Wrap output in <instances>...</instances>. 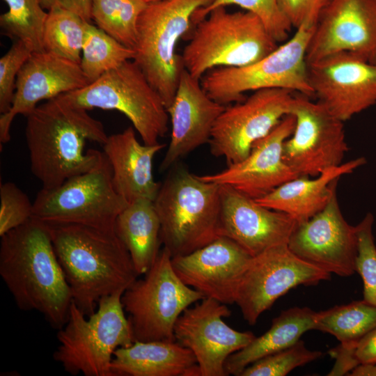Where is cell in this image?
I'll use <instances>...</instances> for the list:
<instances>
[{
  "label": "cell",
  "instance_id": "obj_1",
  "mask_svg": "<svg viewBox=\"0 0 376 376\" xmlns=\"http://www.w3.org/2000/svg\"><path fill=\"white\" fill-rule=\"evenodd\" d=\"M26 117L31 170L42 188H54L88 172L104 158L99 150L85 151L87 141L106 142L103 124L62 94L39 104Z\"/></svg>",
  "mask_w": 376,
  "mask_h": 376
},
{
  "label": "cell",
  "instance_id": "obj_2",
  "mask_svg": "<svg viewBox=\"0 0 376 376\" xmlns=\"http://www.w3.org/2000/svg\"><path fill=\"white\" fill-rule=\"evenodd\" d=\"M0 275L19 308L58 330L65 324L72 293L46 224L32 218L1 237Z\"/></svg>",
  "mask_w": 376,
  "mask_h": 376
},
{
  "label": "cell",
  "instance_id": "obj_3",
  "mask_svg": "<svg viewBox=\"0 0 376 376\" xmlns=\"http://www.w3.org/2000/svg\"><path fill=\"white\" fill-rule=\"evenodd\" d=\"M46 224L72 301L86 316L102 297L124 292L139 276L115 227Z\"/></svg>",
  "mask_w": 376,
  "mask_h": 376
},
{
  "label": "cell",
  "instance_id": "obj_4",
  "mask_svg": "<svg viewBox=\"0 0 376 376\" xmlns=\"http://www.w3.org/2000/svg\"><path fill=\"white\" fill-rule=\"evenodd\" d=\"M153 203L162 243L172 258L189 254L219 237L220 185L179 168L161 183Z\"/></svg>",
  "mask_w": 376,
  "mask_h": 376
},
{
  "label": "cell",
  "instance_id": "obj_5",
  "mask_svg": "<svg viewBox=\"0 0 376 376\" xmlns=\"http://www.w3.org/2000/svg\"><path fill=\"white\" fill-rule=\"evenodd\" d=\"M194 25L181 57L184 68L198 79L215 68L251 65L279 45L260 19L249 11L217 7Z\"/></svg>",
  "mask_w": 376,
  "mask_h": 376
},
{
  "label": "cell",
  "instance_id": "obj_6",
  "mask_svg": "<svg viewBox=\"0 0 376 376\" xmlns=\"http://www.w3.org/2000/svg\"><path fill=\"white\" fill-rule=\"evenodd\" d=\"M124 292L102 297L97 309L86 315L72 301L68 320L57 332L54 359L72 375L113 376L115 350L134 342L121 301Z\"/></svg>",
  "mask_w": 376,
  "mask_h": 376
},
{
  "label": "cell",
  "instance_id": "obj_7",
  "mask_svg": "<svg viewBox=\"0 0 376 376\" xmlns=\"http://www.w3.org/2000/svg\"><path fill=\"white\" fill-rule=\"evenodd\" d=\"M315 26L301 25L291 38L251 65L210 70L201 79L202 87L211 98L225 106L244 100L246 92L265 88L313 95L306 52Z\"/></svg>",
  "mask_w": 376,
  "mask_h": 376
},
{
  "label": "cell",
  "instance_id": "obj_8",
  "mask_svg": "<svg viewBox=\"0 0 376 376\" xmlns=\"http://www.w3.org/2000/svg\"><path fill=\"white\" fill-rule=\"evenodd\" d=\"M214 0H166L148 3L137 22L133 61L157 91L167 108L171 104L184 69L176 54L180 38L189 30L193 14Z\"/></svg>",
  "mask_w": 376,
  "mask_h": 376
},
{
  "label": "cell",
  "instance_id": "obj_9",
  "mask_svg": "<svg viewBox=\"0 0 376 376\" xmlns=\"http://www.w3.org/2000/svg\"><path fill=\"white\" fill-rule=\"evenodd\" d=\"M86 110H116L132 123L143 143L154 145L168 132L169 116L157 91L133 61L105 72L86 86L62 94Z\"/></svg>",
  "mask_w": 376,
  "mask_h": 376
},
{
  "label": "cell",
  "instance_id": "obj_10",
  "mask_svg": "<svg viewBox=\"0 0 376 376\" xmlns=\"http://www.w3.org/2000/svg\"><path fill=\"white\" fill-rule=\"evenodd\" d=\"M171 258L164 247L144 277L136 279L122 295L134 340L175 341L174 327L179 316L205 298L180 280Z\"/></svg>",
  "mask_w": 376,
  "mask_h": 376
},
{
  "label": "cell",
  "instance_id": "obj_11",
  "mask_svg": "<svg viewBox=\"0 0 376 376\" xmlns=\"http://www.w3.org/2000/svg\"><path fill=\"white\" fill-rule=\"evenodd\" d=\"M33 217L48 224H79L114 228L128 203L115 190L112 170L104 155L91 171L54 188H41L33 202Z\"/></svg>",
  "mask_w": 376,
  "mask_h": 376
},
{
  "label": "cell",
  "instance_id": "obj_12",
  "mask_svg": "<svg viewBox=\"0 0 376 376\" xmlns=\"http://www.w3.org/2000/svg\"><path fill=\"white\" fill-rule=\"evenodd\" d=\"M294 99L290 91L265 88L252 92L241 102L226 106L215 122L208 141L211 153L224 157L228 165L243 160L256 141L290 114Z\"/></svg>",
  "mask_w": 376,
  "mask_h": 376
},
{
  "label": "cell",
  "instance_id": "obj_13",
  "mask_svg": "<svg viewBox=\"0 0 376 376\" xmlns=\"http://www.w3.org/2000/svg\"><path fill=\"white\" fill-rule=\"evenodd\" d=\"M330 279V273L297 256L288 244L277 245L252 257L241 279L235 303L244 319L253 325L292 288Z\"/></svg>",
  "mask_w": 376,
  "mask_h": 376
},
{
  "label": "cell",
  "instance_id": "obj_14",
  "mask_svg": "<svg viewBox=\"0 0 376 376\" xmlns=\"http://www.w3.org/2000/svg\"><path fill=\"white\" fill-rule=\"evenodd\" d=\"M295 125L283 146L285 163L299 175L315 177L340 166L349 150L343 123L319 102L295 95Z\"/></svg>",
  "mask_w": 376,
  "mask_h": 376
},
{
  "label": "cell",
  "instance_id": "obj_15",
  "mask_svg": "<svg viewBox=\"0 0 376 376\" xmlns=\"http://www.w3.org/2000/svg\"><path fill=\"white\" fill-rule=\"evenodd\" d=\"M231 311L217 300L204 298L187 308L174 327L175 341L194 354L201 376H226L225 363L232 354L249 344L256 336L238 331L223 320Z\"/></svg>",
  "mask_w": 376,
  "mask_h": 376
},
{
  "label": "cell",
  "instance_id": "obj_16",
  "mask_svg": "<svg viewBox=\"0 0 376 376\" xmlns=\"http://www.w3.org/2000/svg\"><path fill=\"white\" fill-rule=\"evenodd\" d=\"M308 66L313 95L343 122L376 104V63L339 53Z\"/></svg>",
  "mask_w": 376,
  "mask_h": 376
},
{
  "label": "cell",
  "instance_id": "obj_17",
  "mask_svg": "<svg viewBox=\"0 0 376 376\" xmlns=\"http://www.w3.org/2000/svg\"><path fill=\"white\" fill-rule=\"evenodd\" d=\"M339 53L376 63V0H331L322 10L307 49V63Z\"/></svg>",
  "mask_w": 376,
  "mask_h": 376
},
{
  "label": "cell",
  "instance_id": "obj_18",
  "mask_svg": "<svg viewBox=\"0 0 376 376\" xmlns=\"http://www.w3.org/2000/svg\"><path fill=\"white\" fill-rule=\"evenodd\" d=\"M288 246L299 258L330 274L346 277L355 273L357 227L345 219L336 192L322 211L298 224Z\"/></svg>",
  "mask_w": 376,
  "mask_h": 376
},
{
  "label": "cell",
  "instance_id": "obj_19",
  "mask_svg": "<svg viewBox=\"0 0 376 376\" xmlns=\"http://www.w3.org/2000/svg\"><path fill=\"white\" fill-rule=\"evenodd\" d=\"M295 125L294 116H285L268 134L253 144L245 159L219 172L198 178L229 186L253 199L268 194L299 176L283 159L284 143L292 134Z\"/></svg>",
  "mask_w": 376,
  "mask_h": 376
},
{
  "label": "cell",
  "instance_id": "obj_20",
  "mask_svg": "<svg viewBox=\"0 0 376 376\" xmlns=\"http://www.w3.org/2000/svg\"><path fill=\"white\" fill-rule=\"evenodd\" d=\"M252 257L233 240L219 236L189 254L173 257L171 263L185 284L205 298L231 304Z\"/></svg>",
  "mask_w": 376,
  "mask_h": 376
},
{
  "label": "cell",
  "instance_id": "obj_21",
  "mask_svg": "<svg viewBox=\"0 0 376 376\" xmlns=\"http://www.w3.org/2000/svg\"><path fill=\"white\" fill-rule=\"evenodd\" d=\"M80 64L47 52H33L19 72L10 109L0 116V143L10 140V127L18 114L26 116L41 101L90 84Z\"/></svg>",
  "mask_w": 376,
  "mask_h": 376
},
{
  "label": "cell",
  "instance_id": "obj_22",
  "mask_svg": "<svg viewBox=\"0 0 376 376\" xmlns=\"http://www.w3.org/2000/svg\"><path fill=\"white\" fill-rule=\"evenodd\" d=\"M220 187L219 236L233 240L252 256L288 244L299 224L295 219L260 205L233 187Z\"/></svg>",
  "mask_w": 376,
  "mask_h": 376
},
{
  "label": "cell",
  "instance_id": "obj_23",
  "mask_svg": "<svg viewBox=\"0 0 376 376\" xmlns=\"http://www.w3.org/2000/svg\"><path fill=\"white\" fill-rule=\"evenodd\" d=\"M225 107L207 95L201 79L192 77L184 68L174 99L167 108L171 134L160 171L168 169L180 159L208 142L215 122Z\"/></svg>",
  "mask_w": 376,
  "mask_h": 376
},
{
  "label": "cell",
  "instance_id": "obj_24",
  "mask_svg": "<svg viewBox=\"0 0 376 376\" xmlns=\"http://www.w3.org/2000/svg\"><path fill=\"white\" fill-rule=\"evenodd\" d=\"M165 146L140 143L132 126L108 136L103 152L111 167L114 189L127 203L142 198L155 200L161 183L154 179L152 162Z\"/></svg>",
  "mask_w": 376,
  "mask_h": 376
},
{
  "label": "cell",
  "instance_id": "obj_25",
  "mask_svg": "<svg viewBox=\"0 0 376 376\" xmlns=\"http://www.w3.org/2000/svg\"><path fill=\"white\" fill-rule=\"evenodd\" d=\"M366 162L365 157H359L311 178L298 176L255 200L266 207L288 214L298 223L306 221L327 205L342 176L352 173Z\"/></svg>",
  "mask_w": 376,
  "mask_h": 376
},
{
  "label": "cell",
  "instance_id": "obj_26",
  "mask_svg": "<svg viewBox=\"0 0 376 376\" xmlns=\"http://www.w3.org/2000/svg\"><path fill=\"white\" fill-rule=\"evenodd\" d=\"M113 376H201L194 353L177 341H139L117 348Z\"/></svg>",
  "mask_w": 376,
  "mask_h": 376
},
{
  "label": "cell",
  "instance_id": "obj_27",
  "mask_svg": "<svg viewBox=\"0 0 376 376\" xmlns=\"http://www.w3.org/2000/svg\"><path fill=\"white\" fill-rule=\"evenodd\" d=\"M115 230L126 246L138 275H144L155 262L161 246V225L153 201L138 198L118 215Z\"/></svg>",
  "mask_w": 376,
  "mask_h": 376
},
{
  "label": "cell",
  "instance_id": "obj_28",
  "mask_svg": "<svg viewBox=\"0 0 376 376\" xmlns=\"http://www.w3.org/2000/svg\"><path fill=\"white\" fill-rule=\"evenodd\" d=\"M316 311L308 307H292L272 320L270 328L255 337L225 363L228 375L240 376L248 366L269 354L284 350L300 340L306 331L314 329Z\"/></svg>",
  "mask_w": 376,
  "mask_h": 376
},
{
  "label": "cell",
  "instance_id": "obj_29",
  "mask_svg": "<svg viewBox=\"0 0 376 376\" xmlns=\"http://www.w3.org/2000/svg\"><path fill=\"white\" fill-rule=\"evenodd\" d=\"M376 327V306L354 301L316 312L315 330L328 333L340 343H357Z\"/></svg>",
  "mask_w": 376,
  "mask_h": 376
},
{
  "label": "cell",
  "instance_id": "obj_30",
  "mask_svg": "<svg viewBox=\"0 0 376 376\" xmlns=\"http://www.w3.org/2000/svg\"><path fill=\"white\" fill-rule=\"evenodd\" d=\"M135 52L103 30L87 22L80 66L90 82L124 62L133 60Z\"/></svg>",
  "mask_w": 376,
  "mask_h": 376
},
{
  "label": "cell",
  "instance_id": "obj_31",
  "mask_svg": "<svg viewBox=\"0 0 376 376\" xmlns=\"http://www.w3.org/2000/svg\"><path fill=\"white\" fill-rule=\"evenodd\" d=\"M87 22L70 10L53 6L44 24V50L80 64Z\"/></svg>",
  "mask_w": 376,
  "mask_h": 376
},
{
  "label": "cell",
  "instance_id": "obj_32",
  "mask_svg": "<svg viewBox=\"0 0 376 376\" xmlns=\"http://www.w3.org/2000/svg\"><path fill=\"white\" fill-rule=\"evenodd\" d=\"M147 5L144 0H93L91 18L98 28L134 49L138 19Z\"/></svg>",
  "mask_w": 376,
  "mask_h": 376
},
{
  "label": "cell",
  "instance_id": "obj_33",
  "mask_svg": "<svg viewBox=\"0 0 376 376\" xmlns=\"http://www.w3.org/2000/svg\"><path fill=\"white\" fill-rule=\"evenodd\" d=\"M8 10L0 16L1 33L24 42L33 52H45L42 33L47 12L41 0H3Z\"/></svg>",
  "mask_w": 376,
  "mask_h": 376
},
{
  "label": "cell",
  "instance_id": "obj_34",
  "mask_svg": "<svg viewBox=\"0 0 376 376\" xmlns=\"http://www.w3.org/2000/svg\"><path fill=\"white\" fill-rule=\"evenodd\" d=\"M229 5L238 6L256 15L278 43L285 41L292 28L281 10L279 0H214L208 6L195 11L191 24H195L203 19L212 9Z\"/></svg>",
  "mask_w": 376,
  "mask_h": 376
},
{
  "label": "cell",
  "instance_id": "obj_35",
  "mask_svg": "<svg viewBox=\"0 0 376 376\" xmlns=\"http://www.w3.org/2000/svg\"><path fill=\"white\" fill-rule=\"evenodd\" d=\"M323 354L320 351L308 350L304 342L299 340L292 345L250 364L240 376H285L293 369L315 361Z\"/></svg>",
  "mask_w": 376,
  "mask_h": 376
},
{
  "label": "cell",
  "instance_id": "obj_36",
  "mask_svg": "<svg viewBox=\"0 0 376 376\" xmlns=\"http://www.w3.org/2000/svg\"><path fill=\"white\" fill-rule=\"evenodd\" d=\"M375 218L368 212L356 226L358 253L355 272L363 281V300L376 306V245L373 235Z\"/></svg>",
  "mask_w": 376,
  "mask_h": 376
},
{
  "label": "cell",
  "instance_id": "obj_37",
  "mask_svg": "<svg viewBox=\"0 0 376 376\" xmlns=\"http://www.w3.org/2000/svg\"><path fill=\"white\" fill-rule=\"evenodd\" d=\"M0 237L33 217V203L15 183L0 185Z\"/></svg>",
  "mask_w": 376,
  "mask_h": 376
},
{
  "label": "cell",
  "instance_id": "obj_38",
  "mask_svg": "<svg viewBox=\"0 0 376 376\" xmlns=\"http://www.w3.org/2000/svg\"><path fill=\"white\" fill-rule=\"evenodd\" d=\"M33 52L22 41L14 40L0 58V113H7L13 101L19 70Z\"/></svg>",
  "mask_w": 376,
  "mask_h": 376
},
{
  "label": "cell",
  "instance_id": "obj_39",
  "mask_svg": "<svg viewBox=\"0 0 376 376\" xmlns=\"http://www.w3.org/2000/svg\"><path fill=\"white\" fill-rule=\"evenodd\" d=\"M331 0H279L280 8L295 29L304 24H316Z\"/></svg>",
  "mask_w": 376,
  "mask_h": 376
},
{
  "label": "cell",
  "instance_id": "obj_40",
  "mask_svg": "<svg viewBox=\"0 0 376 376\" xmlns=\"http://www.w3.org/2000/svg\"><path fill=\"white\" fill-rule=\"evenodd\" d=\"M357 343H340L329 351V354L335 359L334 365L329 376L348 375L351 371L359 365L355 357Z\"/></svg>",
  "mask_w": 376,
  "mask_h": 376
},
{
  "label": "cell",
  "instance_id": "obj_41",
  "mask_svg": "<svg viewBox=\"0 0 376 376\" xmlns=\"http://www.w3.org/2000/svg\"><path fill=\"white\" fill-rule=\"evenodd\" d=\"M92 2L93 0H41V5L44 9L48 10L53 6L61 7L91 22Z\"/></svg>",
  "mask_w": 376,
  "mask_h": 376
},
{
  "label": "cell",
  "instance_id": "obj_42",
  "mask_svg": "<svg viewBox=\"0 0 376 376\" xmlns=\"http://www.w3.org/2000/svg\"><path fill=\"white\" fill-rule=\"evenodd\" d=\"M355 357L359 364L376 363V327L357 343Z\"/></svg>",
  "mask_w": 376,
  "mask_h": 376
},
{
  "label": "cell",
  "instance_id": "obj_43",
  "mask_svg": "<svg viewBox=\"0 0 376 376\" xmlns=\"http://www.w3.org/2000/svg\"><path fill=\"white\" fill-rule=\"evenodd\" d=\"M348 375L376 376V363L359 364Z\"/></svg>",
  "mask_w": 376,
  "mask_h": 376
},
{
  "label": "cell",
  "instance_id": "obj_44",
  "mask_svg": "<svg viewBox=\"0 0 376 376\" xmlns=\"http://www.w3.org/2000/svg\"><path fill=\"white\" fill-rule=\"evenodd\" d=\"M144 1L147 3H150L159 2V1H166V0H144Z\"/></svg>",
  "mask_w": 376,
  "mask_h": 376
}]
</instances>
